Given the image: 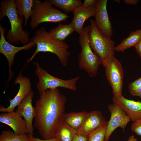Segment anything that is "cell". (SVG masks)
<instances>
[{
  "label": "cell",
  "mask_w": 141,
  "mask_h": 141,
  "mask_svg": "<svg viewBox=\"0 0 141 141\" xmlns=\"http://www.w3.org/2000/svg\"><path fill=\"white\" fill-rule=\"evenodd\" d=\"M36 100L34 126L45 140L54 137L64 121L66 97L57 88L47 90L39 94Z\"/></svg>",
  "instance_id": "obj_1"
},
{
  "label": "cell",
  "mask_w": 141,
  "mask_h": 141,
  "mask_svg": "<svg viewBox=\"0 0 141 141\" xmlns=\"http://www.w3.org/2000/svg\"><path fill=\"white\" fill-rule=\"evenodd\" d=\"M37 46L36 50L31 56L28 59L25 66L32 61L35 56L40 52H50L57 56L62 65L66 66L70 52L68 49L69 46L65 41H60L52 38L47 32L45 27H42L36 30L34 34L30 40Z\"/></svg>",
  "instance_id": "obj_2"
},
{
  "label": "cell",
  "mask_w": 141,
  "mask_h": 141,
  "mask_svg": "<svg viewBox=\"0 0 141 141\" xmlns=\"http://www.w3.org/2000/svg\"><path fill=\"white\" fill-rule=\"evenodd\" d=\"M0 4V20L7 16L11 25V28L7 32L6 39L10 43L18 44L20 42L24 45L28 43L30 40L29 33L23 29L24 19L18 14L15 0H2Z\"/></svg>",
  "instance_id": "obj_3"
},
{
  "label": "cell",
  "mask_w": 141,
  "mask_h": 141,
  "mask_svg": "<svg viewBox=\"0 0 141 141\" xmlns=\"http://www.w3.org/2000/svg\"><path fill=\"white\" fill-rule=\"evenodd\" d=\"M52 5L50 0L42 2L39 0H34L30 22L31 29H34L40 24L44 22L56 23L67 20L69 16L54 8Z\"/></svg>",
  "instance_id": "obj_4"
},
{
  "label": "cell",
  "mask_w": 141,
  "mask_h": 141,
  "mask_svg": "<svg viewBox=\"0 0 141 141\" xmlns=\"http://www.w3.org/2000/svg\"><path fill=\"white\" fill-rule=\"evenodd\" d=\"M90 29V25L84 28L79 35L78 42L81 47V51L78 56L79 68L84 70L91 77H95L100 66L103 64L101 58L95 54L89 43L88 34Z\"/></svg>",
  "instance_id": "obj_5"
},
{
  "label": "cell",
  "mask_w": 141,
  "mask_h": 141,
  "mask_svg": "<svg viewBox=\"0 0 141 141\" xmlns=\"http://www.w3.org/2000/svg\"><path fill=\"white\" fill-rule=\"evenodd\" d=\"M90 23V29L88 34L89 44L94 52L101 59L103 65L109 56L114 55L115 43L98 30L94 20L91 19Z\"/></svg>",
  "instance_id": "obj_6"
},
{
  "label": "cell",
  "mask_w": 141,
  "mask_h": 141,
  "mask_svg": "<svg viewBox=\"0 0 141 141\" xmlns=\"http://www.w3.org/2000/svg\"><path fill=\"white\" fill-rule=\"evenodd\" d=\"M35 73L38 78L37 88L39 94L49 89L61 87L75 91L77 90L76 83L79 79V76L68 80H63L53 76L47 71L42 68L38 62L35 63Z\"/></svg>",
  "instance_id": "obj_7"
},
{
  "label": "cell",
  "mask_w": 141,
  "mask_h": 141,
  "mask_svg": "<svg viewBox=\"0 0 141 141\" xmlns=\"http://www.w3.org/2000/svg\"><path fill=\"white\" fill-rule=\"evenodd\" d=\"M103 66L105 67L107 79L111 86L114 96H122L124 73L121 63L111 55L105 61Z\"/></svg>",
  "instance_id": "obj_8"
},
{
  "label": "cell",
  "mask_w": 141,
  "mask_h": 141,
  "mask_svg": "<svg viewBox=\"0 0 141 141\" xmlns=\"http://www.w3.org/2000/svg\"><path fill=\"white\" fill-rule=\"evenodd\" d=\"M6 29L2 26L0 23V52L6 57L8 62L9 68V77L7 84L10 81L13 76L11 67L14 62L16 54L19 51L23 50L28 51L36 45L33 42H30L26 45L20 47L15 46L6 40L4 34Z\"/></svg>",
  "instance_id": "obj_9"
},
{
  "label": "cell",
  "mask_w": 141,
  "mask_h": 141,
  "mask_svg": "<svg viewBox=\"0 0 141 141\" xmlns=\"http://www.w3.org/2000/svg\"><path fill=\"white\" fill-rule=\"evenodd\" d=\"M108 110L111 116L107 126L105 141H108L112 133L117 128H121L124 132L128 123L131 121L128 116L119 106L114 104H109Z\"/></svg>",
  "instance_id": "obj_10"
},
{
  "label": "cell",
  "mask_w": 141,
  "mask_h": 141,
  "mask_svg": "<svg viewBox=\"0 0 141 141\" xmlns=\"http://www.w3.org/2000/svg\"><path fill=\"white\" fill-rule=\"evenodd\" d=\"M107 0H97L95 5V24L98 30L111 39L113 30L107 10Z\"/></svg>",
  "instance_id": "obj_11"
},
{
  "label": "cell",
  "mask_w": 141,
  "mask_h": 141,
  "mask_svg": "<svg viewBox=\"0 0 141 141\" xmlns=\"http://www.w3.org/2000/svg\"><path fill=\"white\" fill-rule=\"evenodd\" d=\"M18 84L19 85V88L17 94L13 99L9 100L10 103L8 107H0V112H9L14 111L15 108L19 106L25 97L32 91L31 81L27 77L23 75L21 72L14 81V85Z\"/></svg>",
  "instance_id": "obj_12"
},
{
  "label": "cell",
  "mask_w": 141,
  "mask_h": 141,
  "mask_svg": "<svg viewBox=\"0 0 141 141\" xmlns=\"http://www.w3.org/2000/svg\"><path fill=\"white\" fill-rule=\"evenodd\" d=\"M34 92L32 90L27 95L18 106L15 111L20 116L23 117L27 125L28 134L33 136L34 128L33 121L35 114V110L32 104V99Z\"/></svg>",
  "instance_id": "obj_13"
},
{
  "label": "cell",
  "mask_w": 141,
  "mask_h": 141,
  "mask_svg": "<svg viewBox=\"0 0 141 141\" xmlns=\"http://www.w3.org/2000/svg\"><path fill=\"white\" fill-rule=\"evenodd\" d=\"M108 122L100 111H92L88 112L83 124L77 131L79 133L88 136L101 126L107 127Z\"/></svg>",
  "instance_id": "obj_14"
},
{
  "label": "cell",
  "mask_w": 141,
  "mask_h": 141,
  "mask_svg": "<svg viewBox=\"0 0 141 141\" xmlns=\"http://www.w3.org/2000/svg\"><path fill=\"white\" fill-rule=\"evenodd\" d=\"M113 104L120 107L133 122L141 119V101L130 100L122 95L118 97L113 96Z\"/></svg>",
  "instance_id": "obj_15"
},
{
  "label": "cell",
  "mask_w": 141,
  "mask_h": 141,
  "mask_svg": "<svg viewBox=\"0 0 141 141\" xmlns=\"http://www.w3.org/2000/svg\"><path fill=\"white\" fill-rule=\"evenodd\" d=\"M14 111L0 114V122L10 126L14 132L20 135L28 134L24 119Z\"/></svg>",
  "instance_id": "obj_16"
},
{
  "label": "cell",
  "mask_w": 141,
  "mask_h": 141,
  "mask_svg": "<svg viewBox=\"0 0 141 141\" xmlns=\"http://www.w3.org/2000/svg\"><path fill=\"white\" fill-rule=\"evenodd\" d=\"M73 12V17L70 23L74 31L80 35L84 29L83 25L85 21L90 17L94 16L95 6L86 7L82 5L76 8Z\"/></svg>",
  "instance_id": "obj_17"
},
{
  "label": "cell",
  "mask_w": 141,
  "mask_h": 141,
  "mask_svg": "<svg viewBox=\"0 0 141 141\" xmlns=\"http://www.w3.org/2000/svg\"><path fill=\"white\" fill-rule=\"evenodd\" d=\"M141 39V29L131 31L127 38L123 39L120 44L115 46V51L123 53L127 49L134 47Z\"/></svg>",
  "instance_id": "obj_18"
},
{
  "label": "cell",
  "mask_w": 141,
  "mask_h": 141,
  "mask_svg": "<svg viewBox=\"0 0 141 141\" xmlns=\"http://www.w3.org/2000/svg\"><path fill=\"white\" fill-rule=\"evenodd\" d=\"M78 133L63 121L56 130L54 137L58 141H72Z\"/></svg>",
  "instance_id": "obj_19"
},
{
  "label": "cell",
  "mask_w": 141,
  "mask_h": 141,
  "mask_svg": "<svg viewBox=\"0 0 141 141\" xmlns=\"http://www.w3.org/2000/svg\"><path fill=\"white\" fill-rule=\"evenodd\" d=\"M85 111L65 114L64 121L73 128L78 130L82 125L88 115Z\"/></svg>",
  "instance_id": "obj_20"
},
{
  "label": "cell",
  "mask_w": 141,
  "mask_h": 141,
  "mask_svg": "<svg viewBox=\"0 0 141 141\" xmlns=\"http://www.w3.org/2000/svg\"><path fill=\"white\" fill-rule=\"evenodd\" d=\"M34 0H15L17 11L19 16L24 18V26H26L28 21L32 14Z\"/></svg>",
  "instance_id": "obj_21"
},
{
  "label": "cell",
  "mask_w": 141,
  "mask_h": 141,
  "mask_svg": "<svg viewBox=\"0 0 141 141\" xmlns=\"http://www.w3.org/2000/svg\"><path fill=\"white\" fill-rule=\"evenodd\" d=\"M74 31L71 24H59L51 29L48 33L53 38L60 41H64L66 38Z\"/></svg>",
  "instance_id": "obj_22"
},
{
  "label": "cell",
  "mask_w": 141,
  "mask_h": 141,
  "mask_svg": "<svg viewBox=\"0 0 141 141\" xmlns=\"http://www.w3.org/2000/svg\"><path fill=\"white\" fill-rule=\"evenodd\" d=\"M51 4L60 8L67 14L73 12L79 7L82 5L80 0H50Z\"/></svg>",
  "instance_id": "obj_23"
},
{
  "label": "cell",
  "mask_w": 141,
  "mask_h": 141,
  "mask_svg": "<svg viewBox=\"0 0 141 141\" xmlns=\"http://www.w3.org/2000/svg\"><path fill=\"white\" fill-rule=\"evenodd\" d=\"M0 141H30L28 134L20 135L14 132L7 130L2 131Z\"/></svg>",
  "instance_id": "obj_24"
},
{
  "label": "cell",
  "mask_w": 141,
  "mask_h": 141,
  "mask_svg": "<svg viewBox=\"0 0 141 141\" xmlns=\"http://www.w3.org/2000/svg\"><path fill=\"white\" fill-rule=\"evenodd\" d=\"M107 127L101 126L89 135L88 141H105Z\"/></svg>",
  "instance_id": "obj_25"
},
{
  "label": "cell",
  "mask_w": 141,
  "mask_h": 141,
  "mask_svg": "<svg viewBox=\"0 0 141 141\" xmlns=\"http://www.w3.org/2000/svg\"><path fill=\"white\" fill-rule=\"evenodd\" d=\"M128 88L133 96L141 98V77L130 83Z\"/></svg>",
  "instance_id": "obj_26"
},
{
  "label": "cell",
  "mask_w": 141,
  "mask_h": 141,
  "mask_svg": "<svg viewBox=\"0 0 141 141\" xmlns=\"http://www.w3.org/2000/svg\"><path fill=\"white\" fill-rule=\"evenodd\" d=\"M131 130L138 136H141V119L133 122L131 127Z\"/></svg>",
  "instance_id": "obj_27"
},
{
  "label": "cell",
  "mask_w": 141,
  "mask_h": 141,
  "mask_svg": "<svg viewBox=\"0 0 141 141\" xmlns=\"http://www.w3.org/2000/svg\"><path fill=\"white\" fill-rule=\"evenodd\" d=\"M89 135L86 136L78 133L74 136L72 141H88Z\"/></svg>",
  "instance_id": "obj_28"
},
{
  "label": "cell",
  "mask_w": 141,
  "mask_h": 141,
  "mask_svg": "<svg viewBox=\"0 0 141 141\" xmlns=\"http://www.w3.org/2000/svg\"><path fill=\"white\" fill-rule=\"evenodd\" d=\"M30 141H58L54 137L46 139H42L38 137L35 138L33 136L28 134Z\"/></svg>",
  "instance_id": "obj_29"
},
{
  "label": "cell",
  "mask_w": 141,
  "mask_h": 141,
  "mask_svg": "<svg viewBox=\"0 0 141 141\" xmlns=\"http://www.w3.org/2000/svg\"><path fill=\"white\" fill-rule=\"evenodd\" d=\"M96 1V0H84L82 5L86 7L95 6Z\"/></svg>",
  "instance_id": "obj_30"
},
{
  "label": "cell",
  "mask_w": 141,
  "mask_h": 141,
  "mask_svg": "<svg viewBox=\"0 0 141 141\" xmlns=\"http://www.w3.org/2000/svg\"><path fill=\"white\" fill-rule=\"evenodd\" d=\"M134 47L136 52L141 59V39Z\"/></svg>",
  "instance_id": "obj_31"
},
{
  "label": "cell",
  "mask_w": 141,
  "mask_h": 141,
  "mask_svg": "<svg viewBox=\"0 0 141 141\" xmlns=\"http://www.w3.org/2000/svg\"><path fill=\"white\" fill-rule=\"evenodd\" d=\"M123 1L127 4L136 5H137L138 2L139 1V0H124Z\"/></svg>",
  "instance_id": "obj_32"
},
{
  "label": "cell",
  "mask_w": 141,
  "mask_h": 141,
  "mask_svg": "<svg viewBox=\"0 0 141 141\" xmlns=\"http://www.w3.org/2000/svg\"><path fill=\"white\" fill-rule=\"evenodd\" d=\"M125 141H138L134 137V136L132 135L127 140Z\"/></svg>",
  "instance_id": "obj_33"
},
{
  "label": "cell",
  "mask_w": 141,
  "mask_h": 141,
  "mask_svg": "<svg viewBox=\"0 0 141 141\" xmlns=\"http://www.w3.org/2000/svg\"><path fill=\"white\" fill-rule=\"evenodd\" d=\"M113 1L116 2L117 3H120L121 1L120 0H114Z\"/></svg>",
  "instance_id": "obj_34"
}]
</instances>
